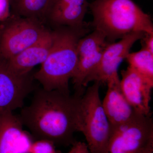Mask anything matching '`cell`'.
<instances>
[{
    "label": "cell",
    "mask_w": 153,
    "mask_h": 153,
    "mask_svg": "<svg viewBox=\"0 0 153 153\" xmlns=\"http://www.w3.org/2000/svg\"><path fill=\"white\" fill-rule=\"evenodd\" d=\"M80 97L42 88L19 115L35 140H48L55 146H71L76 141L74 134L78 132Z\"/></svg>",
    "instance_id": "1"
},
{
    "label": "cell",
    "mask_w": 153,
    "mask_h": 153,
    "mask_svg": "<svg viewBox=\"0 0 153 153\" xmlns=\"http://www.w3.org/2000/svg\"><path fill=\"white\" fill-rule=\"evenodd\" d=\"M89 25L74 29L55 28L54 39L49 55L41 68L34 74V78L48 91L56 90L70 94L69 81L77 65V46L82 37L89 33Z\"/></svg>",
    "instance_id": "2"
},
{
    "label": "cell",
    "mask_w": 153,
    "mask_h": 153,
    "mask_svg": "<svg viewBox=\"0 0 153 153\" xmlns=\"http://www.w3.org/2000/svg\"><path fill=\"white\" fill-rule=\"evenodd\" d=\"M89 7L94 29L101 33L108 43L136 32L153 34L150 16L132 0H95Z\"/></svg>",
    "instance_id": "3"
},
{
    "label": "cell",
    "mask_w": 153,
    "mask_h": 153,
    "mask_svg": "<svg viewBox=\"0 0 153 153\" xmlns=\"http://www.w3.org/2000/svg\"><path fill=\"white\" fill-rule=\"evenodd\" d=\"M100 85L94 82L79 100L78 132L85 137L91 153H105L111 132L100 96Z\"/></svg>",
    "instance_id": "4"
},
{
    "label": "cell",
    "mask_w": 153,
    "mask_h": 153,
    "mask_svg": "<svg viewBox=\"0 0 153 153\" xmlns=\"http://www.w3.org/2000/svg\"><path fill=\"white\" fill-rule=\"evenodd\" d=\"M44 25L11 14L0 25V57L8 60L40 40L49 30Z\"/></svg>",
    "instance_id": "5"
},
{
    "label": "cell",
    "mask_w": 153,
    "mask_h": 153,
    "mask_svg": "<svg viewBox=\"0 0 153 153\" xmlns=\"http://www.w3.org/2000/svg\"><path fill=\"white\" fill-rule=\"evenodd\" d=\"M105 153H153V122L138 114L121 125L111 127Z\"/></svg>",
    "instance_id": "6"
},
{
    "label": "cell",
    "mask_w": 153,
    "mask_h": 153,
    "mask_svg": "<svg viewBox=\"0 0 153 153\" xmlns=\"http://www.w3.org/2000/svg\"><path fill=\"white\" fill-rule=\"evenodd\" d=\"M145 35L142 32L131 33L117 42L108 44L102 52L98 65L84 81V88L91 82L107 84L110 82L120 80L118 74L119 67L126 58L134 43L141 40Z\"/></svg>",
    "instance_id": "7"
},
{
    "label": "cell",
    "mask_w": 153,
    "mask_h": 153,
    "mask_svg": "<svg viewBox=\"0 0 153 153\" xmlns=\"http://www.w3.org/2000/svg\"><path fill=\"white\" fill-rule=\"evenodd\" d=\"M32 72L20 75L0 57V114L22 108L25 98L34 89Z\"/></svg>",
    "instance_id": "8"
},
{
    "label": "cell",
    "mask_w": 153,
    "mask_h": 153,
    "mask_svg": "<svg viewBox=\"0 0 153 153\" xmlns=\"http://www.w3.org/2000/svg\"><path fill=\"white\" fill-rule=\"evenodd\" d=\"M109 43L101 33L96 30L79 39L77 46V65L71 79L74 94L83 95L85 91L84 81L98 65L102 52Z\"/></svg>",
    "instance_id": "9"
},
{
    "label": "cell",
    "mask_w": 153,
    "mask_h": 153,
    "mask_svg": "<svg viewBox=\"0 0 153 153\" xmlns=\"http://www.w3.org/2000/svg\"><path fill=\"white\" fill-rule=\"evenodd\" d=\"M120 86L122 93L137 113L151 116L150 102L153 82L128 66L121 71Z\"/></svg>",
    "instance_id": "10"
},
{
    "label": "cell",
    "mask_w": 153,
    "mask_h": 153,
    "mask_svg": "<svg viewBox=\"0 0 153 153\" xmlns=\"http://www.w3.org/2000/svg\"><path fill=\"white\" fill-rule=\"evenodd\" d=\"M89 4L87 0H49L45 22L50 23L55 28L84 27L88 25L84 19Z\"/></svg>",
    "instance_id": "11"
},
{
    "label": "cell",
    "mask_w": 153,
    "mask_h": 153,
    "mask_svg": "<svg viewBox=\"0 0 153 153\" xmlns=\"http://www.w3.org/2000/svg\"><path fill=\"white\" fill-rule=\"evenodd\" d=\"M23 127L13 112L0 114V153H30L34 138Z\"/></svg>",
    "instance_id": "12"
},
{
    "label": "cell",
    "mask_w": 153,
    "mask_h": 153,
    "mask_svg": "<svg viewBox=\"0 0 153 153\" xmlns=\"http://www.w3.org/2000/svg\"><path fill=\"white\" fill-rule=\"evenodd\" d=\"M54 39V31L49 30L36 43L11 59L6 60L10 68L20 75L31 73L35 66L41 65L47 59L52 49Z\"/></svg>",
    "instance_id": "13"
},
{
    "label": "cell",
    "mask_w": 153,
    "mask_h": 153,
    "mask_svg": "<svg viewBox=\"0 0 153 153\" xmlns=\"http://www.w3.org/2000/svg\"><path fill=\"white\" fill-rule=\"evenodd\" d=\"M120 80L108 83V89L102 107L111 127H115L128 122L139 114L128 102L120 86Z\"/></svg>",
    "instance_id": "14"
},
{
    "label": "cell",
    "mask_w": 153,
    "mask_h": 153,
    "mask_svg": "<svg viewBox=\"0 0 153 153\" xmlns=\"http://www.w3.org/2000/svg\"><path fill=\"white\" fill-rule=\"evenodd\" d=\"M49 0H9L11 14L36 19L45 24Z\"/></svg>",
    "instance_id": "15"
},
{
    "label": "cell",
    "mask_w": 153,
    "mask_h": 153,
    "mask_svg": "<svg viewBox=\"0 0 153 153\" xmlns=\"http://www.w3.org/2000/svg\"><path fill=\"white\" fill-rule=\"evenodd\" d=\"M126 59L129 66L149 81L153 82V53L143 47L128 54Z\"/></svg>",
    "instance_id": "16"
},
{
    "label": "cell",
    "mask_w": 153,
    "mask_h": 153,
    "mask_svg": "<svg viewBox=\"0 0 153 153\" xmlns=\"http://www.w3.org/2000/svg\"><path fill=\"white\" fill-rule=\"evenodd\" d=\"M55 145L46 140H36L33 141L30 153H58Z\"/></svg>",
    "instance_id": "17"
},
{
    "label": "cell",
    "mask_w": 153,
    "mask_h": 153,
    "mask_svg": "<svg viewBox=\"0 0 153 153\" xmlns=\"http://www.w3.org/2000/svg\"><path fill=\"white\" fill-rule=\"evenodd\" d=\"M11 15L9 0H0V23L6 21Z\"/></svg>",
    "instance_id": "18"
},
{
    "label": "cell",
    "mask_w": 153,
    "mask_h": 153,
    "mask_svg": "<svg viewBox=\"0 0 153 153\" xmlns=\"http://www.w3.org/2000/svg\"><path fill=\"white\" fill-rule=\"evenodd\" d=\"M67 153H91L86 143L77 141L71 146L70 150Z\"/></svg>",
    "instance_id": "19"
},
{
    "label": "cell",
    "mask_w": 153,
    "mask_h": 153,
    "mask_svg": "<svg viewBox=\"0 0 153 153\" xmlns=\"http://www.w3.org/2000/svg\"><path fill=\"white\" fill-rule=\"evenodd\" d=\"M143 41V47L153 53V34H145L142 39Z\"/></svg>",
    "instance_id": "20"
}]
</instances>
